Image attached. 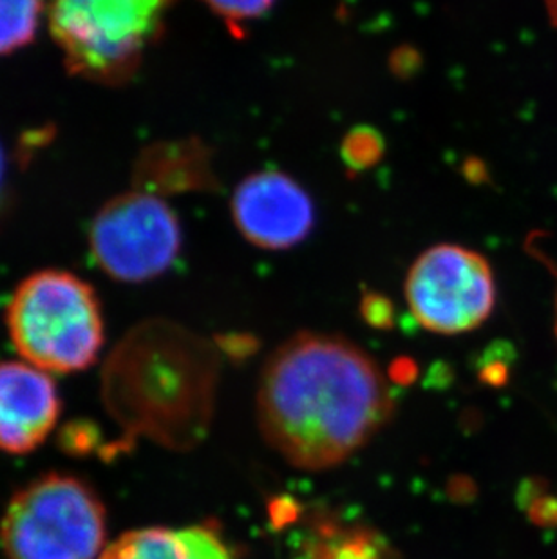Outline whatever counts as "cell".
I'll return each mask as SVG.
<instances>
[{
	"label": "cell",
	"mask_w": 557,
	"mask_h": 559,
	"mask_svg": "<svg viewBox=\"0 0 557 559\" xmlns=\"http://www.w3.org/2000/svg\"><path fill=\"white\" fill-rule=\"evenodd\" d=\"M341 154L349 169L360 173L374 167L382 158L384 143L379 132L371 127H357L344 138Z\"/></svg>",
	"instance_id": "obj_12"
},
{
	"label": "cell",
	"mask_w": 557,
	"mask_h": 559,
	"mask_svg": "<svg viewBox=\"0 0 557 559\" xmlns=\"http://www.w3.org/2000/svg\"><path fill=\"white\" fill-rule=\"evenodd\" d=\"M100 559H236L209 525L138 528L107 545Z\"/></svg>",
	"instance_id": "obj_10"
},
{
	"label": "cell",
	"mask_w": 557,
	"mask_h": 559,
	"mask_svg": "<svg viewBox=\"0 0 557 559\" xmlns=\"http://www.w3.org/2000/svg\"><path fill=\"white\" fill-rule=\"evenodd\" d=\"M90 247L96 264L112 280L143 283L173 266L181 250V227L162 195L134 187L98 211Z\"/></svg>",
	"instance_id": "obj_5"
},
{
	"label": "cell",
	"mask_w": 557,
	"mask_h": 559,
	"mask_svg": "<svg viewBox=\"0 0 557 559\" xmlns=\"http://www.w3.org/2000/svg\"><path fill=\"white\" fill-rule=\"evenodd\" d=\"M364 316H366L368 321L375 322V324H379V326H384L386 319H390L391 317L390 301H386L384 297L369 294V296L364 299Z\"/></svg>",
	"instance_id": "obj_14"
},
{
	"label": "cell",
	"mask_w": 557,
	"mask_h": 559,
	"mask_svg": "<svg viewBox=\"0 0 557 559\" xmlns=\"http://www.w3.org/2000/svg\"><path fill=\"white\" fill-rule=\"evenodd\" d=\"M393 409V391L379 365L328 333L288 338L259 379V429L299 469L342 464L390 423Z\"/></svg>",
	"instance_id": "obj_1"
},
{
	"label": "cell",
	"mask_w": 557,
	"mask_h": 559,
	"mask_svg": "<svg viewBox=\"0 0 557 559\" xmlns=\"http://www.w3.org/2000/svg\"><path fill=\"white\" fill-rule=\"evenodd\" d=\"M16 352L48 373L87 370L106 341L95 288L66 270H43L22 281L8 307Z\"/></svg>",
	"instance_id": "obj_2"
},
{
	"label": "cell",
	"mask_w": 557,
	"mask_h": 559,
	"mask_svg": "<svg viewBox=\"0 0 557 559\" xmlns=\"http://www.w3.org/2000/svg\"><path fill=\"white\" fill-rule=\"evenodd\" d=\"M545 4H547L550 21H553L554 26L557 27V0H545Z\"/></svg>",
	"instance_id": "obj_16"
},
{
	"label": "cell",
	"mask_w": 557,
	"mask_h": 559,
	"mask_svg": "<svg viewBox=\"0 0 557 559\" xmlns=\"http://www.w3.org/2000/svg\"><path fill=\"white\" fill-rule=\"evenodd\" d=\"M44 0H0V57L26 48L37 37Z\"/></svg>",
	"instance_id": "obj_11"
},
{
	"label": "cell",
	"mask_w": 557,
	"mask_h": 559,
	"mask_svg": "<svg viewBox=\"0 0 557 559\" xmlns=\"http://www.w3.org/2000/svg\"><path fill=\"white\" fill-rule=\"evenodd\" d=\"M405 299L418 324L429 332H471L495 310V275L478 252L458 245H437L411 266Z\"/></svg>",
	"instance_id": "obj_6"
},
{
	"label": "cell",
	"mask_w": 557,
	"mask_h": 559,
	"mask_svg": "<svg viewBox=\"0 0 557 559\" xmlns=\"http://www.w3.org/2000/svg\"><path fill=\"white\" fill-rule=\"evenodd\" d=\"M212 13L222 16L234 35H239L242 24L263 15L275 0H203Z\"/></svg>",
	"instance_id": "obj_13"
},
{
	"label": "cell",
	"mask_w": 557,
	"mask_h": 559,
	"mask_svg": "<svg viewBox=\"0 0 557 559\" xmlns=\"http://www.w3.org/2000/svg\"><path fill=\"white\" fill-rule=\"evenodd\" d=\"M60 396L48 371L29 362H0V451L32 453L57 426Z\"/></svg>",
	"instance_id": "obj_8"
},
{
	"label": "cell",
	"mask_w": 557,
	"mask_h": 559,
	"mask_svg": "<svg viewBox=\"0 0 557 559\" xmlns=\"http://www.w3.org/2000/svg\"><path fill=\"white\" fill-rule=\"evenodd\" d=\"M173 0H49V32L80 79L120 85L158 40Z\"/></svg>",
	"instance_id": "obj_3"
},
{
	"label": "cell",
	"mask_w": 557,
	"mask_h": 559,
	"mask_svg": "<svg viewBox=\"0 0 557 559\" xmlns=\"http://www.w3.org/2000/svg\"><path fill=\"white\" fill-rule=\"evenodd\" d=\"M134 187L162 198L216 189L209 147L200 140L189 138L145 148L134 169Z\"/></svg>",
	"instance_id": "obj_9"
},
{
	"label": "cell",
	"mask_w": 557,
	"mask_h": 559,
	"mask_svg": "<svg viewBox=\"0 0 557 559\" xmlns=\"http://www.w3.org/2000/svg\"><path fill=\"white\" fill-rule=\"evenodd\" d=\"M106 536L100 498L68 475H46L22 487L0 522L5 559H100Z\"/></svg>",
	"instance_id": "obj_4"
},
{
	"label": "cell",
	"mask_w": 557,
	"mask_h": 559,
	"mask_svg": "<svg viewBox=\"0 0 557 559\" xmlns=\"http://www.w3.org/2000/svg\"><path fill=\"white\" fill-rule=\"evenodd\" d=\"M556 335H557V299H556Z\"/></svg>",
	"instance_id": "obj_17"
},
{
	"label": "cell",
	"mask_w": 557,
	"mask_h": 559,
	"mask_svg": "<svg viewBox=\"0 0 557 559\" xmlns=\"http://www.w3.org/2000/svg\"><path fill=\"white\" fill-rule=\"evenodd\" d=\"M5 203H8V158L0 143V214L4 212Z\"/></svg>",
	"instance_id": "obj_15"
},
{
	"label": "cell",
	"mask_w": 557,
	"mask_h": 559,
	"mask_svg": "<svg viewBox=\"0 0 557 559\" xmlns=\"http://www.w3.org/2000/svg\"><path fill=\"white\" fill-rule=\"evenodd\" d=\"M232 216L250 243L284 250L308 238L316 209L297 181L278 170H263L239 183L232 198Z\"/></svg>",
	"instance_id": "obj_7"
}]
</instances>
